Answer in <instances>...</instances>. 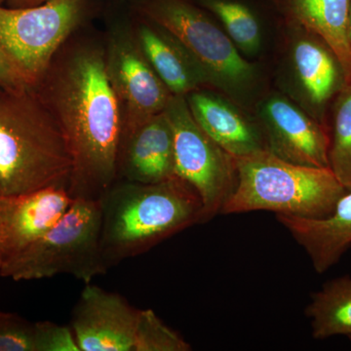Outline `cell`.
I'll return each mask as SVG.
<instances>
[{
  "label": "cell",
  "mask_w": 351,
  "mask_h": 351,
  "mask_svg": "<svg viewBox=\"0 0 351 351\" xmlns=\"http://www.w3.org/2000/svg\"><path fill=\"white\" fill-rule=\"evenodd\" d=\"M175 175L174 133L162 112L122 138L117 180L156 184Z\"/></svg>",
  "instance_id": "obj_14"
},
{
  "label": "cell",
  "mask_w": 351,
  "mask_h": 351,
  "mask_svg": "<svg viewBox=\"0 0 351 351\" xmlns=\"http://www.w3.org/2000/svg\"><path fill=\"white\" fill-rule=\"evenodd\" d=\"M71 202L64 186L0 196V274L49 232Z\"/></svg>",
  "instance_id": "obj_12"
},
{
  "label": "cell",
  "mask_w": 351,
  "mask_h": 351,
  "mask_svg": "<svg viewBox=\"0 0 351 351\" xmlns=\"http://www.w3.org/2000/svg\"><path fill=\"white\" fill-rule=\"evenodd\" d=\"M174 133L175 174L193 186L203 204L202 223L221 214L237 182L235 157L193 119L186 97H171L165 110Z\"/></svg>",
  "instance_id": "obj_8"
},
{
  "label": "cell",
  "mask_w": 351,
  "mask_h": 351,
  "mask_svg": "<svg viewBox=\"0 0 351 351\" xmlns=\"http://www.w3.org/2000/svg\"><path fill=\"white\" fill-rule=\"evenodd\" d=\"M186 99L198 125L232 156H250L267 149L257 120L225 95L200 89Z\"/></svg>",
  "instance_id": "obj_15"
},
{
  "label": "cell",
  "mask_w": 351,
  "mask_h": 351,
  "mask_svg": "<svg viewBox=\"0 0 351 351\" xmlns=\"http://www.w3.org/2000/svg\"><path fill=\"white\" fill-rule=\"evenodd\" d=\"M284 25L289 32L285 56L288 97L327 128L332 101L348 85L345 69L324 39L299 25Z\"/></svg>",
  "instance_id": "obj_10"
},
{
  "label": "cell",
  "mask_w": 351,
  "mask_h": 351,
  "mask_svg": "<svg viewBox=\"0 0 351 351\" xmlns=\"http://www.w3.org/2000/svg\"><path fill=\"white\" fill-rule=\"evenodd\" d=\"M0 88L11 91L32 89L29 80L0 46Z\"/></svg>",
  "instance_id": "obj_25"
},
{
  "label": "cell",
  "mask_w": 351,
  "mask_h": 351,
  "mask_svg": "<svg viewBox=\"0 0 351 351\" xmlns=\"http://www.w3.org/2000/svg\"><path fill=\"white\" fill-rule=\"evenodd\" d=\"M135 15L138 23L133 31L138 45L171 94L186 97L191 92L210 88L204 75L181 44L161 27Z\"/></svg>",
  "instance_id": "obj_17"
},
{
  "label": "cell",
  "mask_w": 351,
  "mask_h": 351,
  "mask_svg": "<svg viewBox=\"0 0 351 351\" xmlns=\"http://www.w3.org/2000/svg\"><path fill=\"white\" fill-rule=\"evenodd\" d=\"M256 112L267 151L289 162L329 168L326 127L292 99L271 92L258 101Z\"/></svg>",
  "instance_id": "obj_11"
},
{
  "label": "cell",
  "mask_w": 351,
  "mask_h": 351,
  "mask_svg": "<svg viewBox=\"0 0 351 351\" xmlns=\"http://www.w3.org/2000/svg\"><path fill=\"white\" fill-rule=\"evenodd\" d=\"M90 5V0H47L27 8L0 5V46L32 87L84 22Z\"/></svg>",
  "instance_id": "obj_7"
},
{
  "label": "cell",
  "mask_w": 351,
  "mask_h": 351,
  "mask_svg": "<svg viewBox=\"0 0 351 351\" xmlns=\"http://www.w3.org/2000/svg\"><path fill=\"white\" fill-rule=\"evenodd\" d=\"M7 5L10 8H27L40 5L47 0H5Z\"/></svg>",
  "instance_id": "obj_26"
},
{
  "label": "cell",
  "mask_w": 351,
  "mask_h": 351,
  "mask_svg": "<svg viewBox=\"0 0 351 351\" xmlns=\"http://www.w3.org/2000/svg\"><path fill=\"white\" fill-rule=\"evenodd\" d=\"M348 338L350 339V341H351V336H348Z\"/></svg>",
  "instance_id": "obj_29"
},
{
  "label": "cell",
  "mask_w": 351,
  "mask_h": 351,
  "mask_svg": "<svg viewBox=\"0 0 351 351\" xmlns=\"http://www.w3.org/2000/svg\"><path fill=\"white\" fill-rule=\"evenodd\" d=\"M71 170L63 132L34 88H0V196L68 189Z\"/></svg>",
  "instance_id": "obj_3"
},
{
  "label": "cell",
  "mask_w": 351,
  "mask_h": 351,
  "mask_svg": "<svg viewBox=\"0 0 351 351\" xmlns=\"http://www.w3.org/2000/svg\"><path fill=\"white\" fill-rule=\"evenodd\" d=\"M327 130L329 169L346 191H351V85L332 101Z\"/></svg>",
  "instance_id": "obj_21"
},
{
  "label": "cell",
  "mask_w": 351,
  "mask_h": 351,
  "mask_svg": "<svg viewBox=\"0 0 351 351\" xmlns=\"http://www.w3.org/2000/svg\"><path fill=\"white\" fill-rule=\"evenodd\" d=\"M191 346L179 332L164 324L151 308L140 309L133 351H189Z\"/></svg>",
  "instance_id": "obj_22"
},
{
  "label": "cell",
  "mask_w": 351,
  "mask_h": 351,
  "mask_svg": "<svg viewBox=\"0 0 351 351\" xmlns=\"http://www.w3.org/2000/svg\"><path fill=\"white\" fill-rule=\"evenodd\" d=\"M281 20L313 32L336 53L351 85V51L348 22L351 0H274Z\"/></svg>",
  "instance_id": "obj_18"
},
{
  "label": "cell",
  "mask_w": 351,
  "mask_h": 351,
  "mask_svg": "<svg viewBox=\"0 0 351 351\" xmlns=\"http://www.w3.org/2000/svg\"><path fill=\"white\" fill-rule=\"evenodd\" d=\"M276 219L306 252L317 274L337 265L351 247V191H346L326 218L276 215Z\"/></svg>",
  "instance_id": "obj_16"
},
{
  "label": "cell",
  "mask_w": 351,
  "mask_h": 351,
  "mask_svg": "<svg viewBox=\"0 0 351 351\" xmlns=\"http://www.w3.org/2000/svg\"><path fill=\"white\" fill-rule=\"evenodd\" d=\"M101 221L99 200H73L63 218L0 276L29 281L69 274L91 283L110 269L101 254Z\"/></svg>",
  "instance_id": "obj_6"
},
{
  "label": "cell",
  "mask_w": 351,
  "mask_h": 351,
  "mask_svg": "<svg viewBox=\"0 0 351 351\" xmlns=\"http://www.w3.org/2000/svg\"><path fill=\"white\" fill-rule=\"evenodd\" d=\"M306 315L315 339L351 336V276L337 277L313 292Z\"/></svg>",
  "instance_id": "obj_20"
},
{
  "label": "cell",
  "mask_w": 351,
  "mask_h": 351,
  "mask_svg": "<svg viewBox=\"0 0 351 351\" xmlns=\"http://www.w3.org/2000/svg\"><path fill=\"white\" fill-rule=\"evenodd\" d=\"M34 89L66 138L73 160L71 199L100 200L117 181L123 128L105 46L69 39Z\"/></svg>",
  "instance_id": "obj_1"
},
{
  "label": "cell",
  "mask_w": 351,
  "mask_h": 351,
  "mask_svg": "<svg viewBox=\"0 0 351 351\" xmlns=\"http://www.w3.org/2000/svg\"><path fill=\"white\" fill-rule=\"evenodd\" d=\"M99 202L101 254L108 269L202 223L199 195L177 175L156 184L117 180Z\"/></svg>",
  "instance_id": "obj_2"
},
{
  "label": "cell",
  "mask_w": 351,
  "mask_h": 351,
  "mask_svg": "<svg viewBox=\"0 0 351 351\" xmlns=\"http://www.w3.org/2000/svg\"><path fill=\"white\" fill-rule=\"evenodd\" d=\"M34 351H82L71 326L51 321L36 322Z\"/></svg>",
  "instance_id": "obj_24"
},
{
  "label": "cell",
  "mask_w": 351,
  "mask_h": 351,
  "mask_svg": "<svg viewBox=\"0 0 351 351\" xmlns=\"http://www.w3.org/2000/svg\"><path fill=\"white\" fill-rule=\"evenodd\" d=\"M348 44H350V48L351 51V4L350 8V15H348Z\"/></svg>",
  "instance_id": "obj_27"
},
{
  "label": "cell",
  "mask_w": 351,
  "mask_h": 351,
  "mask_svg": "<svg viewBox=\"0 0 351 351\" xmlns=\"http://www.w3.org/2000/svg\"><path fill=\"white\" fill-rule=\"evenodd\" d=\"M131 10L173 36L193 60L209 87L242 108L258 103L263 75L242 56L223 27L193 0H129Z\"/></svg>",
  "instance_id": "obj_4"
},
{
  "label": "cell",
  "mask_w": 351,
  "mask_h": 351,
  "mask_svg": "<svg viewBox=\"0 0 351 351\" xmlns=\"http://www.w3.org/2000/svg\"><path fill=\"white\" fill-rule=\"evenodd\" d=\"M221 25L240 52L255 56L262 50L265 14L274 0H193Z\"/></svg>",
  "instance_id": "obj_19"
},
{
  "label": "cell",
  "mask_w": 351,
  "mask_h": 351,
  "mask_svg": "<svg viewBox=\"0 0 351 351\" xmlns=\"http://www.w3.org/2000/svg\"><path fill=\"white\" fill-rule=\"evenodd\" d=\"M36 322L0 311V351H34Z\"/></svg>",
  "instance_id": "obj_23"
},
{
  "label": "cell",
  "mask_w": 351,
  "mask_h": 351,
  "mask_svg": "<svg viewBox=\"0 0 351 351\" xmlns=\"http://www.w3.org/2000/svg\"><path fill=\"white\" fill-rule=\"evenodd\" d=\"M138 311L117 293L87 283L69 326L82 351H133Z\"/></svg>",
  "instance_id": "obj_13"
},
{
  "label": "cell",
  "mask_w": 351,
  "mask_h": 351,
  "mask_svg": "<svg viewBox=\"0 0 351 351\" xmlns=\"http://www.w3.org/2000/svg\"><path fill=\"white\" fill-rule=\"evenodd\" d=\"M4 0H0V5H1L2 2H3Z\"/></svg>",
  "instance_id": "obj_28"
},
{
  "label": "cell",
  "mask_w": 351,
  "mask_h": 351,
  "mask_svg": "<svg viewBox=\"0 0 351 351\" xmlns=\"http://www.w3.org/2000/svg\"><path fill=\"white\" fill-rule=\"evenodd\" d=\"M106 69L121 108L122 138L165 110L171 94L152 68L133 29L112 27L105 46Z\"/></svg>",
  "instance_id": "obj_9"
},
{
  "label": "cell",
  "mask_w": 351,
  "mask_h": 351,
  "mask_svg": "<svg viewBox=\"0 0 351 351\" xmlns=\"http://www.w3.org/2000/svg\"><path fill=\"white\" fill-rule=\"evenodd\" d=\"M237 182L221 215L269 211L304 219L326 218L346 189L329 168L289 162L269 151L235 157Z\"/></svg>",
  "instance_id": "obj_5"
}]
</instances>
